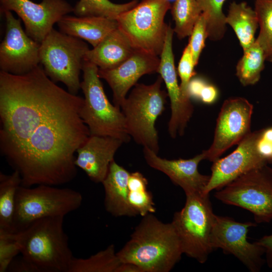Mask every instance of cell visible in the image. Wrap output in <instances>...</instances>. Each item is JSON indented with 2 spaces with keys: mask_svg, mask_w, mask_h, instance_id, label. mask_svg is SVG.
Returning a JSON list of instances; mask_svg holds the SVG:
<instances>
[{
  "mask_svg": "<svg viewBox=\"0 0 272 272\" xmlns=\"http://www.w3.org/2000/svg\"><path fill=\"white\" fill-rule=\"evenodd\" d=\"M207 23L208 38L217 41L226 31V16L222 7L226 0H196Z\"/></svg>",
  "mask_w": 272,
  "mask_h": 272,
  "instance_id": "obj_30",
  "label": "cell"
},
{
  "mask_svg": "<svg viewBox=\"0 0 272 272\" xmlns=\"http://www.w3.org/2000/svg\"><path fill=\"white\" fill-rule=\"evenodd\" d=\"M5 35L0 45L1 71L16 75L25 74L38 66L40 43L29 37L11 11L4 13Z\"/></svg>",
  "mask_w": 272,
  "mask_h": 272,
  "instance_id": "obj_13",
  "label": "cell"
},
{
  "mask_svg": "<svg viewBox=\"0 0 272 272\" xmlns=\"http://www.w3.org/2000/svg\"><path fill=\"white\" fill-rule=\"evenodd\" d=\"M63 222L64 217H44L14 233L20 254L38 272H69L74 256Z\"/></svg>",
  "mask_w": 272,
  "mask_h": 272,
  "instance_id": "obj_3",
  "label": "cell"
},
{
  "mask_svg": "<svg viewBox=\"0 0 272 272\" xmlns=\"http://www.w3.org/2000/svg\"><path fill=\"white\" fill-rule=\"evenodd\" d=\"M1 12L13 11L23 21L27 34L41 43L54 24L74 8L64 0H42L39 4L30 0H0Z\"/></svg>",
  "mask_w": 272,
  "mask_h": 272,
  "instance_id": "obj_15",
  "label": "cell"
},
{
  "mask_svg": "<svg viewBox=\"0 0 272 272\" xmlns=\"http://www.w3.org/2000/svg\"><path fill=\"white\" fill-rule=\"evenodd\" d=\"M81 193L69 188L46 184L18 189L14 217V233L31 222L47 217H65L81 206Z\"/></svg>",
  "mask_w": 272,
  "mask_h": 272,
  "instance_id": "obj_6",
  "label": "cell"
},
{
  "mask_svg": "<svg viewBox=\"0 0 272 272\" xmlns=\"http://www.w3.org/2000/svg\"><path fill=\"white\" fill-rule=\"evenodd\" d=\"M60 31L96 46L118 27L116 20L100 16H64L57 23Z\"/></svg>",
  "mask_w": 272,
  "mask_h": 272,
  "instance_id": "obj_22",
  "label": "cell"
},
{
  "mask_svg": "<svg viewBox=\"0 0 272 272\" xmlns=\"http://www.w3.org/2000/svg\"><path fill=\"white\" fill-rule=\"evenodd\" d=\"M226 23L233 29L243 51L248 49L255 41V34L258 26L254 10L246 3H232L226 16Z\"/></svg>",
  "mask_w": 272,
  "mask_h": 272,
  "instance_id": "obj_23",
  "label": "cell"
},
{
  "mask_svg": "<svg viewBox=\"0 0 272 272\" xmlns=\"http://www.w3.org/2000/svg\"><path fill=\"white\" fill-rule=\"evenodd\" d=\"M195 66L190 47L187 45L185 48L178 66V73L181 80L180 90L183 98L189 101L188 86L191 79L195 75L194 67Z\"/></svg>",
  "mask_w": 272,
  "mask_h": 272,
  "instance_id": "obj_33",
  "label": "cell"
},
{
  "mask_svg": "<svg viewBox=\"0 0 272 272\" xmlns=\"http://www.w3.org/2000/svg\"><path fill=\"white\" fill-rule=\"evenodd\" d=\"M21 183L16 171L10 175L0 173V231L14 233L16 194Z\"/></svg>",
  "mask_w": 272,
  "mask_h": 272,
  "instance_id": "obj_24",
  "label": "cell"
},
{
  "mask_svg": "<svg viewBox=\"0 0 272 272\" xmlns=\"http://www.w3.org/2000/svg\"><path fill=\"white\" fill-rule=\"evenodd\" d=\"M266 60L272 62V49L266 55Z\"/></svg>",
  "mask_w": 272,
  "mask_h": 272,
  "instance_id": "obj_39",
  "label": "cell"
},
{
  "mask_svg": "<svg viewBox=\"0 0 272 272\" xmlns=\"http://www.w3.org/2000/svg\"><path fill=\"white\" fill-rule=\"evenodd\" d=\"M89 50L81 39L52 29L40 43V63L54 83L60 82L68 91L77 95L81 89L80 75Z\"/></svg>",
  "mask_w": 272,
  "mask_h": 272,
  "instance_id": "obj_8",
  "label": "cell"
},
{
  "mask_svg": "<svg viewBox=\"0 0 272 272\" xmlns=\"http://www.w3.org/2000/svg\"><path fill=\"white\" fill-rule=\"evenodd\" d=\"M175 22L174 32L179 39L190 36L202 14L196 0H176L171 8Z\"/></svg>",
  "mask_w": 272,
  "mask_h": 272,
  "instance_id": "obj_28",
  "label": "cell"
},
{
  "mask_svg": "<svg viewBox=\"0 0 272 272\" xmlns=\"http://www.w3.org/2000/svg\"><path fill=\"white\" fill-rule=\"evenodd\" d=\"M262 130L251 131L238 144L234 151L213 162L205 194H210L213 190H219L245 173L268 164L260 155L257 148Z\"/></svg>",
  "mask_w": 272,
  "mask_h": 272,
  "instance_id": "obj_14",
  "label": "cell"
},
{
  "mask_svg": "<svg viewBox=\"0 0 272 272\" xmlns=\"http://www.w3.org/2000/svg\"><path fill=\"white\" fill-rule=\"evenodd\" d=\"M138 4V0L122 4L112 3L109 0H80L74 8L76 16H100L116 20L122 13Z\"/></svg>",
  "mask_w": 272,
  "mask_h": 272,
  "instance_id": "obj_29",
  "label": "cell"
},
{
  "mask_svg": "<svg viewBox=\"0 0 272 272\" xmlns=\"http://www.w3.org/2000/svg\"><path fill=\"white\" fill-rule=\"evenodd\" d=\"M215 215L210 194L192 193L186 195L184 206L171 222L183 253L200 263H205L214 250L210 237Z\"/></svg>",
  "mask_w": 272,
  "mask_h": 272,
  "instance_id": "obj_7",
  "label": "cell"
},
{
  "mask_svg": "<svg viewBox=\"0 0 272 272\" xmlns=\"http://www.w3.org/2000/svg\"><path fill=\"white\" fill-rule=\"evenodd\" d=\"M188 94L190 98H194L208 104L215 102L218 96L216 88L200 78L191 79L188 86Z\"/></svg>",
  "mask_w": 272,
  "mask_h": 272,
  "instance_id": "obj_34",
  "label": "cell"
},
{
  "mask_svg": "<svg viewBox=\"0 0 272 272\" xmlns=\"http://www.w3.org/2000/svg\"><path fill=\"white\" fill-rule=\"evenodd\" d=\"M253 110V105L243 97H231L224 101L216 120L213 142L202 152L205 160L215 162L251 132Z\"/></svg>",
  "mask_w": 272,
  "mask_h": 272,
  "instance_id": "obj_12",
  "label": "cell"
},
{
  "mask_svg": "<svg viewBox=\"0 0 272 272\" xmlns=\"http://www.w3.org/2000/svg\"><path fill=\"white\" fill-rule=\"evenodd\" d=\"M99 67L84 59L82 70L83 80L81 89L84 95L80 115L88 126L90 135L109 136L122 140L130 139L121 109L112 104L106 95L100 78Z\"/></svg>",
  "mask_w": 272,
  "mask_h": 272,
  "instance_id": "obj_5",
  "label": "cell"
},
{
  "mask_svg": "<svg viewBox=\"0 0 272 272\" xmlns=\"http://www.w3.org/2000/svg\"><path fill=\"white\" fill-rule=\"evenodd\" d=\"M83 103L39 65L21 75L0 71V150L22 186H58L76 177L75 153L90 135Z\"/></svg>",
  "mask_w": 272,
  "mask_h": 272,
  "instance_id": "obj_1",
  "label": "cell"
},
{
  "mask_svg": "<svg viewBox=\"0 0 272 272\" xmlns=\"http://www.w3.org/2000/svg\"><path fill=\"white\" fill-rule=\"evenodd\" d=\"M174 32L173 29L169 25L157 72L165 84L170 101L171 116L168 123V131L172 138L183 135L193 112L191 101H186L183 98L178 83L172 50Z\"/></svg>",
  "mask_w": 272,
  "mask_h": 272,
  "instance_id": "obj_16",
  "label": "cell"
},
{
  "mask_svg": "<svg viewBox=\"0 0 272 272\" xmlns=\"http://www.w3.org/2000/svg\"><path fill=\"white\" fill-rule=\"evenodd\" d=\"M163 81L160 76L151 85L137 83L120 106L130 137L157 154L159 145L155 123L165 109L168 96L161 88Z\"/></svg>",
  "mask_w": 272,
  "mask_h": 272,
  "instance_id": "obj_4",
  "label": "cell"
},
{
  "mask_svg": "<svg viewBox=\"0 0 272 272\" xmlns=\"http://www.w3.org/2000/svg\"><path fill=\"white\" fill-rule=\"evenodd\" d=\"M215 197L225 204L251 212L257 224L272 221V168H254L218 190Z\"/></svg>",
  "mask_w": 272,
  "mask_h": 272,
  "instance_id": "obj_10",
  "label": "cell"
},
{
  "mask_svg": "<svg viewBox=\"0 0 272 272\" xmlns=\"http://www.w3.org/2000/svg\"><path fill=\"white\" fill-rule=\"evenodd\" d=\"M255 242L264 249L266 262L272 268V234L264 235Z\"/></svg>",
  "mask_w": 272,
  "mask_h": 272,
  "instance_id": "obj_37",
  "label": "cell"
},
{
  "mask_svg": "<svg viewBox=\"0 0 272 272\" xmlns=\"http://www.w3.org/2000/svg\"><path fill=\"white\" fill-rule=\"evenodd\" d=\"M256 225L255 222H239L215 215L210 237L213 249L221 248L224 253L234 255L250 271H259L265 262L264 249L256 242L247 240L249 229Z\"/></svg>",
  "mask_w": 272,
  "mask_h": 272,
  "instance_id": "obj_11",
  "label": "cell"
},
{
  "mask_svg": "<svg viewBox=\"0 0 272 272\" xmlns=\"http://www.w3.org/2000/svg\"><path fill=\"white\" fill-rule=\"evenodd\" d=\"M188 45L193 57L195 65H197L200 54L205 46V41L208 37L207 23L202 14L197 21L190 35Z\"/></svg>",
  "mask_w": 272,
  "mask_h": 272,
  "instance_id": "obj_35",
  "label": "cell"
},
{
  "mask_svg": "<svg viewBox=\"0 0 272 272\" xmlns=\"http://www.w3.org/2000/svg\"><path fill=\"white\" fill-rule=\"evenodd\" d=\"M254 11L260 28L256 40L266 56L272 49V0H256Z\"/></svg>",
  "mask_w": 272,
  "mask_h": 272,
  "instance_id": "obj_31",
  "label": "cell"
},
{
  "mask_svg": "<svg viewBox=\"0 0 272 272\" xmlns=\"http://www.w3.org/2000/svg\"><path fill=\"white\" fill-rule=\"evenodd\" d=\"M121 262L113 244L86 258L74 257L69 272H115Z\"/></svg>",
  "mask_w": 272,
  "mask_h": 272,
  "instance_id": "obj_26",
  "label": "cell"
},
{
  "mask_svg": "<svg viewBox=\"0 0 272 272\" xmlns=\"http://www.w3.org/2000/svg\"><path fill=\"white\" fill-rule=\"evenodd\" d=\"M171 8L169 0H143L116 20L135 49L160 56L168 28L164 18Z\"/></svg>",
  "mask_w": 272,
  "mask_h": 272,
  "instance_id": "obj_9",
  "label": "cell"
},
{
  "mask_svg": "<svg viewBox=\"0 0 272 272\" xmlns=\"http://www.w3.org/2000/svg\"><path fill=\"white\" fill-rule=\"evenodd\" d=\"M20 253L14 233L0 231V272L8 271L10 264Z\"/></svg>",
  "mask_w": 272,
  "mask_h": 272,
  "instance_id": "obj_32",
  "label": "cell"
},
{
  "mask_svg": "<svg viewBox=\"0 0 272 272\" xmlns=\"http://www.w3.org/2000/svg\"><path fill=\"white\" fill-rule=\"evenodd\" d=\"M130 40L118 27L109 33L96 46L89 49L85 59L99 69L110 70L120 65L134 51Z\"/></svg>",
  "mask_w": 272,
  "mask_h": 272,
  "instance_id": "obj_20",
  "label": "cell"
},
{
  "mask_svg": "<svg viewBox=\"0 0 272 272\" xmlns=\"http://www.w3.org/2000/svg\"><path fill=\"white\" fill-rule=\"evenodd\" d=\"M130 173L114 160L101 183L105 191L104 206L106 211L115 217L138 215L128 200V181Z\"/></svg>",
  "mask_w": 272,
  "mask_h": 272,
  "instance_id": "obj_21",
  "label": "cell"
},
{
  "mask_svg": "<svg viewBox=\"0 0 272 272\" xmlns=\"http://www.w3.org/2000/svg\"><path fill=\"white\" fill-rule=\"evenodd\" d=\"M148 182L140 172L130 173L128 181V200L137 215L142 217L156 212L153 196L147 189Z\"/></svg>",
  "mask_w": 272,
  "mask_h": 272,
  "instance_id": "obj_27",
  "label": "cell"
},
{
  "mask_svg": "<svg viewBox=\"0 0 272 272\" xmlns=\"http://www.w3.org/2000/svg\"><path fill=\"white\" fill-rule=\"evenodd\" d=\"M143 153L150 167L166 174L173 183L182 188L185 195L204 193L210 175L201 174L198 170L199 163L205 160L202 152L190 159L175 160L161 158L148 148H144Z\"/></svg>",
  "mask_w": 272,
  "mask_h": 272,
  "instance_id": "obj_18",
  "label": "cell"
},
{
  "mask_svg": "<svg viewBox=\"0 0 272 272\" xmlns=\"http://www.w3.org/2000/svg\"><path fill=\"white\" fill-rule=\"evenodd\" d=\"M160 62L159 56L135 49L118 66L110 70L99 69L98 75L108 84L113 92L114 104L120 108L130 88L142 76L157 73Z\"/></svg>",
  "mask_w": 272,
  "mask_h": 272,
  "instance_id": "obj_17",
  "label": "cell"
},
{
  "mask_svg": "<svg viewBox=\"0 0 272 272\" xmlns=\"http://www.w3.org/2000/svg\"><path fill=\"white\" fill-rule=\"evenodd\" d=\"M8 271L13 272H38L37 268L22 255L15 257L9 265Z\"/></svg>",
  "mask_w": 272,
  "mask_h": 272,
  "instance_id": "obj_36",
  "label": "cell"
},
{
  "mask_svg": "<svg viewBox=\"0 0 272 272\" xmlns=\"http://www.w3.org/2000/svg\"><path fill=\"white\" fill-rule=\"evenodd\" d=\"M265 53L258 42L254 43L246 50L236 66V76L244 86L257 83L264 67Z\"/></svg>",
  "mask_w": 272,
  "mask_h": 272,
  "instance_id": "obj_25",
  "label": "cell"
},
{
  "mask_svg": "<svg viewBox=\"0 0 272 272\" xmlns=\"http://www.w3.org/2000/svg\"><path fill=\"white\" fill-rule=\"evenodd\" d=\"M115 272H143L137 265L129 262H121Z\"/></svg>",
  "mask_w": 272,
  "mask_h": 272,
  "instance_id": "obj_38",
  "label": "cell"
},
{
  "mask_svg": "<svg viewBox=\"0 0 272 272\" xmlns=\"http://www.w3.org/2000/svg\"><path fill=\"white\" fill-rule=\"evenodd\" d=\"M143 217L117 255L121 262L135 264L143 272H169L183 254L177 233L171 222L152 214Z\"/></svg>",
  "mask_w": 272,
  "mask_h": 272,
  "instance_id": "obj_2",
  "label": "cell"
},
{
  "mask_svg": "<svg viewBox=\"0 0 272 272\" xmlns=\"http://www.w3.org/2000/svg\"><path fill=\"white\" fill-rule=\"evenodd\" d=\"M124 142L109 136L90 135L77 151L76 166L83 170L91 180L102 183L106 177L114 155Z\"/></svg>",
  "mask_w": 272,
  "mask_h": 272,
  "instance_id": "obj_19",
  "label": "cell"
}]
</instances>
